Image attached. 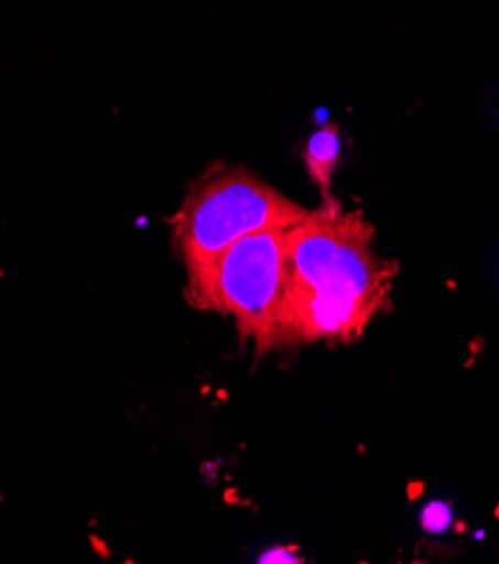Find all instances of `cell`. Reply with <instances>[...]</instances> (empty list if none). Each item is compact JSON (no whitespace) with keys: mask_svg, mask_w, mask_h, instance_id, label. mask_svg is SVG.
<instances>
[{"mask_svg":"<svg viewBox=\"0 0 499 564\" xmlns=\"http://www.w3.org/2000/svg\"><path fill=\"white\" fill-rule=\"evenodd\" d=\"M286 230L241 237L216 257L200 286L187 293L194 308L230 315L241 345L252 343L259 356L280 345Z\"/></svg>","mask_w":499,"mask_h":564,"instance_id":"cell-3","label":"cell"},{"mask_svg":"<svg viewBox=\"0 0 499 564\" xmlns=\"http://www.w3.org/2000/svg\"><path fill=\"white\" fill-rule=\"evenodd\" d=\"M373 239V225L336 200L286 230L280 345L354 343L392 306L399 263Z\"/></svg>","mask_w":499,"mask_h":564,"instance_id":"cell-1","label":"cell"},{"mask_svg":"<svg viewBox=\"0 0 499 564\" xmlns=\"http://www.w3.org/2000/svg\"><path fill=\"white\" fill-rule=\"evenodd\" d=\"M311 209L284 196L243 166H220L187 192L174 216V243L196 291L216 257L246 235L293 228Z\"/></svg>","mask_w":499,"mask_h":564,"instance_id":"cell-2","label":"cell"},{"mask_svg":"<svg viewBox=\"0 0 499 564\" xmlns=\"http://www.w3.org/2000/svg\"><path fill=\"white\" fill-rule=\"evenodd\" d=\"M343 142H340V127L338 124H324L315 131L306 147H304V164L308 178L319 187L324 194V203H330V181L336 174V166L340 160Z\"/></svg>","mask_w":499,"mask_h":564,"instance_id":"cell-4","label":"cell"}]
</instances>
